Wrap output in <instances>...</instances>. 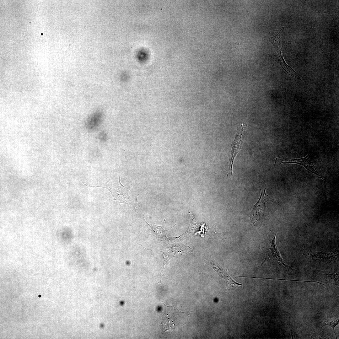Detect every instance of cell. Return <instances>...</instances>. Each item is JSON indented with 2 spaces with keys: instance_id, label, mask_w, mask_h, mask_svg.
<instances>
[{
  "instance_id": "cell-3",
  "label": "cell",
  "mask_w": 339,
  "mask_h": 339,
  "mask_svg": "<svg viewBox=\"0 0 339 339\" xmlns=\"http://www.w3.org/2000/svg\"><path fill=\"white\" fill-rule=\"evenodd\" d=\"M243 124L241 123V126L237 130L235 139L232 144V151L227 163V173L228 177L233 176L232 166L234 160L241 148L243 141Z\"/></svg>"
},
{
  "instance_id": "cell-5",
  "label": "cell",
  "mask_w": 339,
  "mask_h": 339,
  "mask_svg": "<svg viewBox=\"0 0 339 339\" xmlns=\"http://www.w3.org/2000/svg\"><path fill=\"white\" fill-rule=\"evenodd\" d=\"M303 255L306 258L312 260H315L322 261L330 262L338 257V251L333 252H305Z\"/></svg>"
},
{
  "instance_id": "cell-1",
  "label": "cell",
  "mask_w": 339,
  "mask_h": 339,
  "mask_svg": "<svg viewBox=\"0 0 339 339\" xmlns=\"http://www.w3.org/2000/svg\"><path fill=\"white\" fill-rule=\"evenodd\" d=\"M261 196L257 202L253 206L250 213L251 223L253 225L257 221L261 220L265 218V213L267 210L266 203L268 201L279 204L274 201L269 196L267 195L265 192L266 189L263 193V198L262 197V191L260 188Z\"/></svg>"
},
{
  "instance_id": "cell-10",
  "label": "cell",
  "mask_w": 339,
  "mask_h": 339,
  "mask_svg": "<svg viewBox=\"0 0 339 339\" xmlns=\"http://www.w3.org/2000/svg\"><path fill=\"white\" fill-rule=\"evenodd\" d=\"M145 222L151 228L153 231L155 233L156 235L159 236V237L163 240L164 241H168V239L166 236V231L169 230L176 225L175 224L174 226L172 227L170 229L165 230L164 229L162 226H157L155 225H153L152 224L150 225L147 223L145 220Z\"/></svg>"
},
{
  "instance_id": "cell-9",
  "label": "cell",
  "mask_w": 339,
  "mask_h": 339,
  "mask_svg": "<svg viewBox=\"0 0 339 339\" xmlns=\"http://www.w3.org/2000/svg\"><path fill=\"white\" fill-rule=\"evenodd\" d=\"M339 323V317L337 316L328 315L323 320L321 323V326L323 327L325 326H329L331 327L335 335L336 338L337 339L335 328Z\"/></svg>"
},
{
  "instance_id": "cell-12",
  "label": "cell",
  "mask_w": 339,
  "mask_h": 339,
  "mask_svg": "<svg viewBox=\"0 0 339 339\" xmlns=\"http://www.w3.org/2000/svg\"><path fill=\"white\" fill-rule=\"evenodd\" d=\"M39 297H40V295H39Z\"/></svg>"
},
{
  "instance_id": "cell-6",
  "label": "cell",
  "mask_w": 339,
  "mask_h": 339,
  "mask_svg": "<svg viewBox=\"0 0 339 339\" xmlns=\"http://www.w3.org/2000/svg\"><path fill=\"white\" fill-rule=\"evenodd\" d=\"M314 272L319 279L325 283L331 285L338 286V272H332L317 269H315Z\"/></svg>"
},
{
  "instance_id": "cell-4",
  "label": "cell",
  "mask_w": 339,
  "mask_h": 339,
  "mask_svg": "<svg viewBox=\"0 0 339 339\" xmlns=\"http://www.w3.org/2000/svg\"><path fill=\"white\" fill-rule=\"evenodd\" d=\"M310 155L309 154L306 157L299 159H295L291 158H286L284 159H279L276 158V159L280 160V162H277L279 163L278 165L283 163H294L301 165L306 168L308 171L313 173L318 177L321 178L323 179L321 176L317 173L316 169L311 162L309 157ZM276 164V163H275Z\"/></svg>"
},
{
  "instance_id": "cell-7",
  "label": "cell",
  "mask_w": 339,
  "mask_h": 339,
  "mask_svg": "<svg viewBox=\"0 0 339 339\" xmlns=\"http://www.w3.org/2000/svg\"><path fill=\"white\" fill-rule=\"evenodd\" d=\"M209 265L214 269L221 277L225 279L228 284L242 287V284L234 280L222 267L213 262H209Z\"/></svg>"
},
{
  "instance_id": "cell-8",
  "label": "cell",
  "mask_w": 339,
  "mask_h": 339,
  "mask_svg": "<svg viewBox=\"0 0 339 339\" xmlns=\"http://www.w3.org/2000/svg\"><path fill=\"white\" fill-rule=\"evenodd\" d=\"M190 224L186 231L179 236L181 241L186 239L192 236L195 232L198 229L199 224L194 219L191 213H190Z\"/></svg>"
},
{
  "instance_id": "cell-11",
  "label": "cell",
  "mask_w": 339,
  "mask_h": 339,
  "mask_svg": "<svg viewBox=\"0 0 339 339\" xmlns=\"http://www.w3.org/2000/svg\"><path fill=\"white\" fill-rule=\"evenodd\" d=\"M209 229V232H208L207 234L212 238L215 239H219L223 237V233L217 232L214 227Z\"/></svg>"
},
{
  "instance_id": "cell-2",
  "label": "cell",
  "mask_w": 339,
  "mask_h": 339,
  "mask_svg": "<svg viewBox=\"0 0 339 339\" xmlns=\"http://www.w3.org/2000/svg\"><path fill=\"white\" fill-rule=\"evenodd\" d=\"M277 232L272 237L268 245L267 254L265 259L261 263L262 265L268 259H271L281 266L288 273L290 274L294 270L287 265L285 261L282 258L276 243V237Z\"/></svg>"
}]
</instances>
